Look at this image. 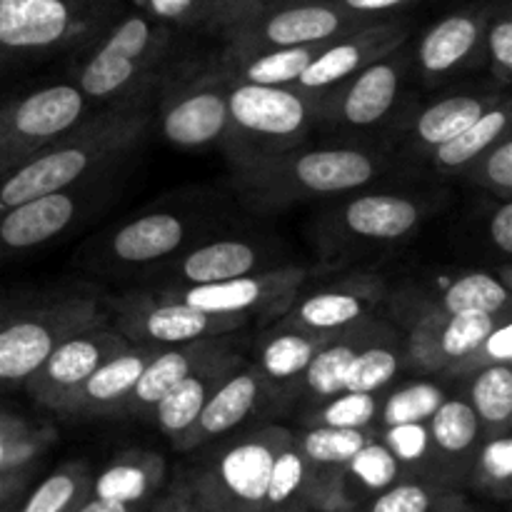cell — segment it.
Segmentation results:
<instances>
[{"label": "cell", "mask_w": 512, "mask_h": 512, "mask_svg": "<svg viewBox=\"0 0 512 512\" xmlns=\"http://www.w3.org/2000/svg\"><path fill=\"white\" fill-rule=\"evenodd\" d=\"M370 23H378V20L345 13L323 0H270L248 18L225 28V38H228L225 58L325 43Z\"/></svg>", "instance_id": "obj_6"}, {"label": "cell", "mask_w": 512, "mask_h": 512, "mask_svg": "<svg viewBox=\"0 0 512 512\" xmlns=\"http://www.w3.org/2000/svg\"><path fill=\"white\" fill-rule=\"evenodd\" d=\"M268 0H215V10H213V20L210 23L220 25V28H230L238 20L248 18L250 13H255L258 8Z\"/></svg>", "instance_id": "obj_50"}, {"label": "cell", "mask_w": 512, "mask_h": 512, "mask_svg": "<svg viewBox=\"0 0 512 512\" xmlns=\"http://www.w3.org/2000/svg\"><path fill=\"white\" fill-rule=\"evenodd\" d=\"M185 240V223L173 213H150L130 220L110 238V255L120 263H153L175 253Z\"/></svg>", "instance_id": "obj_28"}, {"label": "cell", "mask_w": 512, "mask_h": 512, "mask_svg": "<svg viewBox=\"0 0 512 512\" xmlns=\"http://www.w3.org/2000/svg\"><path fill=\"white\" fill-rule=\"evenodd\" d=\"M493 105L495 98H480V95L470 93L438 100V103L428 105L415 120V140L425 148H438L468 130Z\"/></svg>", "instance_id": "obj_33"}, {"label": "cell", "mask_w": 512, "mask_h": 512, "mask_svg": "<svg viewBox=\"0 0 512 512\" xmlns=\"http://www.w3.org/2000/svg\"><path fill=\"white\" fill-rule=\"evenodd\" d=\"M163 135L180 148H203L228 133V75H203L170 90L160 108Z\"/></svg>", "instance_id": "obj_15"}, {"label": "cell", "mask_w": 512, "mask_h": 512, "mask_svg": "<svg viewBox=\"0 0 512 512\" xmlns=\"http://www.w3.org/2000/svg\"><path fill=\"white\" fill-rule=\"evenodd\" d=\"M455 490L440 485L423 483V480H403L375 495L365 512H445L463 505Z\"/></svg>", "instance_id": "obj_39"}, {"label": "cell", "mask_w": 512, "mask_h": 512, "mask_svg": "<svg viewBox=\"0 0 512 512\" xmlns=\"http://www.w3.org/2000/svg\"><path fill=\"white\" fill-rule=\"evenodd\" d=\"M168 30L158 20L130 15L120 20L85 58L78 88L85 100H110L138 88L168 48Z\"/></svg>", "instance_id": "obj_9"}, {"label": "cell", "mask_w": 512, "mask_h": 512, "mask_svg": "<svg viewBox=\"0 0 512 512\" xmlns=\"http://www.w3.org/2000/svg\"><path fill=\"white\" fill-rule=\"evenodd\" d=\"M512 358V325L510 320H503V323L495 325L493 333L485 338V343L475 350L470 358L460 360L458 365L448 370L445 375H465V373H478L480 368L490 363H510Z\"/></svg>", "instance_id": "obj_47"}, {"label": "cell", "mask_w": 512, "mask_h": 512, "mask_svg": "<svg viewBox=\"0 0 512 512\" xmlns=\"http://www.w3.org/2000/svg\"><path fill=\"white\" fill-rule=\"evenodd\" d=\"M480 48H485V53H488L495 78L508 85L512 78V18L505 3L488 10Z\"/></svg>", "instance_id": "obj_44"}, {"label": "cell", "mask_w": 512, "mask_h": 512, "mask_svg": "<svg viewBox=\"0 0 512 512\" xmlns=\"http://www.w3.org/2000/svg\"><path fill=\"white\" fill-rule=\"evenodd\" d=\"M390 338L393 335H385V338L373 340L358 350V355L350 363L348 375H345L348 393H380L398 375L400 353L385 343Z\"/></svg>", "instance_id": "obj_41"}, {"label": "cell", "mask_w": 512, "mask_h": 512, "mask_svg": "<svg viewBox=\"0 0 512 512\" xmlns=\"http://www.w3.org/2000/svg\"><path fill=\"white\" fill-rule=\"evenodd\" d=\"M90 473L83 463H70L55 470L25 498L15 512H68L90 495Z\"/></svg>", "instance_id": "obj_40"}, {"label": "cell", "mask_w": 512, "mask_h": 512, "mask_svg": "<svg viewBox=\"0 0 512 512\" xmlns=\"http://www.w3.org/2000/svg\"><path fill=\"white\" fill-rule=\"evenodd\" d=\"M508 125H510V105L505 103V100L503 103H495L493 108L485 110V113L480 115L468 130L455 135V138L448 140V143L433 148L435 163H438L440 168H448V170H458V168H465V165L475 163L485 150H490L498 140L505 138Z\"/></svg>", "instance_id": "obj_34"}, {"label": "cell", "mask_w": 512, "mask_h": 512, "mask_svg": "<svg viewBox=\"0 0 512 512\" xmlns=\"http://www.w3.org/2000/svg\"><path fill=\"white\" fill-rule=\"evenodd\" d=\"M265 380L260 378L258 370H238L235 368L223 383L215 388V393L210 395L208 403L203 405L200 415L195 418V423L180 435L178 440H173L175 450H193L200 448L203 443L220 438V435L230 433L233 428H238L243 420L250 418L255 408H258L260 398H263Z\"/></svg>", "instance_id": "obj_23"}, {"label": "cell", "mask_w": 512, "mask_h": 512, "mask_svg": "<svg viewBox=\"0 0 512 512\" xmlns=\"http://www.w3.org/2000/svg\"><path fill=\"white\" fill-rule=\"evenodd\" d=\"M130 345L133 343L128 338H123L118 330L105 328L103 323L80 330V333L70 335L63 343L55 345L53 353L40 363V368L25 378L23 388L28 390L35 403L55 410V405L70 390L78 388L90 373H95L110 358L125 353Z\"/></svg>", "instance_id": "obj_11"}, {"label": "cell", "mask_w": 512, "mask_h": 512, "mask_svg": "<svg viewBox=\"0 0 512 512\" xmlns=\"http://www.w3.org/2000/svg\"><path fill=\"white\" fill-rule=\"evenodd\" d=\"M78 85H48L0 103V178L85 120Z\"/></svg>", "instance_id": "obj_8"}, {"label": "cell", "mask_w": 512, "mask_h": 512, "mask_svg": "<svg viewBox=\"0 0 512 512\" xmlns=\"http://www.w3.org/2000/svg\"><path fill=\"white\" fill-rule=\"evenodd\" d=\"M195 512H208V510H198V508H195Z\"/></svg>", "instance_id": "obj_57"}, {"label": "cell", "mask_w": 512, "mask_h": 512, "mask_svg": "<svg viewBox=\"0 0 512 512\" xmlns=\"http://www.w3.org/2000/svg\"><path fill=\"white\" fill-rule=\"evenodd\" d=\"M470 405L480 420V428L490 435L508 433L512 418V370L510 363H490L478 370Z\"/></svg>", "instance_id": "obj_36"}, {"label": "cell", "mask_w": 512, "mask_h": 512, "mask_svg": "<svg viewBox=\"0 0 512 512\" xmlns=\"http://www.w3.org/2000/svg\"><path fill=\"white\" fill-rule=\"evenodd\" d=\"M133 505L118 503V500H105V498H95V495H88L85 500H80L75 505L73 512H130Z\"/></svg>", "instance_id": "obj_55"}, {"label": "cell", "mask_w": 512, "mask_h": 512, "mask_svg": "<svg viewBox=\"0 0 512 512\" xmlns=\"http://www.w3.org/2000/svg\"><path fill=\"white\" fill-rule=\"evenodd\" d=\"M290 440V430L265 428L228 445L190 485L195 508L208 512H263L275 458Z\"/></svg>", "instance_id": "obj_5"}, {"label": "cell", "mask_w": 512, "mask_h": 512, "mask_svg": "<svg viewBox=\"0 0 512 512\" xmlns=\"http://www.w3.org/2000/svg\"><path fill=\"white\" fill-rule=\"evenodd\" d=\"M30 483V468H15L0 473V512H10L13 505L18 503L20 495L25 493Z\"/></svg>", "instance_id": "obj_51"}, {"label": "cell", "mask_w": 512, "mask_h": 512, "mask_svg": "<svg viewBox=\"0 0 512 512\" xmlns=\"http://www.w3.org/2000/svg\"><path fill=\"white\" fill-rule=\"evenodd\" d=\"M148 120V110L138 100H125L110 113L80 120L73 130L0 178V210L68 190L103 163L128 153L143 138Z\"/></svg>", "instance_id": "obj_1"}, {"label": "cell", "mask_w": 512, "mask_h": 512, "mask_svg": "<svg viewBox=\"0 0 512 512\" xmlns=\"http://www.w3.org/2000/svg\"><path fill=\"white\" fill-rule=\"evenodd\" d=\"M153 512H195L193 495H190V488H178L168 495L165 500H160L155 505Z\"/></svg>", "instance_id": "obj_54"}, {"label": "cell", "mask_w": 512, "mask_h": 512, "mask_svg": "<svg viewBox=\"0 0 512 512\" xmlns=\"http://www.w3.org/2000/svg\"><path fill=\"white\" fill-rule=\"evenodd\" d=\"M443 400V390L433 383L405 385V388L388 395V400L380 405L378 418L383 420L385 428L410 423H428Z\"/></svg>", "instance_id": "obj_42"}, {"label": "cell", "mask_w": 512, "mask_h": 512, "mask_svg": "<svg viewBox=\"0 0 512 512\" xmlns=\"http://www.w3.org/2000/svg\"><path fill=\"white\" fill-rule=\"evenodd\" d=\"M383 445L395 455L400 468H423L430 463L428 423H410L385 428Z\"/></svg>", "instance_id": "obj_45"}, {"label": "cell", "mask_w": 512, "mask_h": 512, "mask_svg": "<svg viewBox=\"0 0 512 512\" xmlns=\"http://www.w3.org/2000/svg\"><path fill=\"white\" fill-rule=\"evenodd\" d=\"M400 478H403L400 463L395 460V455L385 448L383 440L375 438L370 440V443H365L363 448L353 455V460L343 468V488L353 508L355 490L363 495H378L383 493L385 488L398 483Z\"/></svg>", "instance_id": "obj_37"}, {"label": "cell", "mask_w": 512, "mask_h": 512, "mask_svg": "<svg viewBox=\"0 0 512 512\" xmlns=\"http://www.w3.org/2000/svg\"><path fill=\"white\" fill-rule=\"evenodd\" d=\"M440 305H443V313L448 315L485 313L508 318L510 288L508 283H500L495 275L483 273V270H473V273H465L463 278L453 280L445 288Z\"/></svg>", "instance_id": "obj_35"}, {"label": "cell", "mask_w": 512, "mask_h": 512, "mask_svg": "<svg viewBox=\"0 0 512 512\" xmlns=\"http://www.w3.org/2000/svg\"><path fill=\"white\" fill-rule=\"evenodd\" d=\"M373 155L355 148L280 150L238 155L233 180L240 198L255 208H280L325 195L358 190L375 180Z\"/></svg>", "instance_id": "obj_2"}, {"label": "cell", "mask_w": 512, "mask_h": 512, "mask_svg": "<svg viewBox=\"0 0 512 512\" xmlns=\"http://www.w3.org/2000/svg\"><path fill=\"white\" fill-rule=\"evenodd\" d=\"M323 3L335 5V8L345 10V13L363 15V18L370 20H383L385 13H393V10L403 8V5L415 3V0H323Z\"/></svg>", "instance_id": "obj_49"}, {"label": "cell", "mask_w": 512, "mask_h": 512, "mask_svg": "<svg viewBox=\"0 0 512 512\" xmlns=\"http://www.w3.org/2000/svg\"><path fill=\"white\" fill-rule=\"evenodd\" d=\"M165 480V458L158 453H125L90 483V495L138 505L155 493Z\"/></svg>", "instance_id": "obj_29"}, {"label": "cell", "mask_w": 512, "mask_h": 512, "mask_svg": "<svg viewBox=\"0 0 512 512\" xmlns=\"http://www.w3.org/2000/svg\"><path fill=\"white\" fill-rule=\"evenodd\" d=\"M158 23L193 25L213 20L215 0H138Z\"/></svg>", "instance_id": "obj_48"}, {"label": "cell", "mask_w": 512, "mask_h": 512, "mask_svg": "<svg viewBox=\"0 0 512 512\" xmlns=\"http://www.w3.org/2000/svg\"><path fill=\"white\" fill-rule=\"evenodd\" d=\"M333 338L335 333H318L283 320V325L260 345V378L265 383H293L305 373L315 353Z\"/></svg>", "instance_id": "obj_27"}, {"label": "cell", "mask_w": 512, "mask_h": 512, "mask_svg": "<svg viewBox=\"0 0 512 512\" xmlns=\"http://www.w3.org/2000/svg\"><path fill=\"white\" fill-rule=\"evenodd\" d=\"M380 298H383V283L378 278L358 275V278L340 280L330 288L315 290L303 300L295 298L285 315V323L318 333H340L368 318Z\"/></svg>", "instance_id": "obj_17"}, {"label": "cell", "mask_w": 512, "mask_h": 512, "mask_svg": "<svg viewBox=\"0 0 512 512\" xmlns=\"http://www.w3.org/2000/svg\"><path fill=\"white\" fill-rule=\"evenodd\" d=\"M428 433L430 460L440 465L435 485L453 490L470 475L475 448L483 435L478 415L465 400H443L428 420Z\"/></svg>", "instance_id": "obj_21"}, {"label": "cell", "mask_w": 512, "mask_h": 512, "mask_svg": "<svg viewBox=\"0 0 512 512\" xmlns=\"http://www.w3.org/2000/svg\"><path fill=\"white\" fill-rule=\"evenodd\" d=\"M260 263H263V255L255 245L243 243V240H215V243L190 250L180 260L178 278L188 285L223 283V280L253 273Z\"/></svg>", "instance_id": "obj_30"}, {"label": "cell", "mask_w": 512, "mask_h": 512, "mask_svg": "<svg viewBox=\"0 0 512 512\" xmlns=\"http://www.w3.org/2000/svg\"><path fill=\"white\" fill-rule=\"evenodd\" d=\"M105 0H0V63L35 60L95 38Z\"/></svg>", "instance_id": "obj_3"}, {"label": "cell", "mask_w": 512, "mask_h": 512, "mask_svg": "<svg viewBox=\"0 0 512 512\" xmlns=\"http://www.w3.org/2000/svg\"><path fill=\"white\" fill-rule=\"evenodd\" d=\"M45 433V430H35L30 428L28 423L23 420L13 418L8 413H0V443H10V440H25V438H33V435Z\"/></svg>", "instance_id": "obj_53"}, {"label": "cell", "mask_w": 512, "mask_h": 512, "mask_svg": "<svg viewBox=\"0 0 512 512\" xmlns=\"http://www.w3.org/2000/svg\"><path fill=\"white\" fill-rule=\"evenodd\" d=\"M468 483L488 498L508 503L512 498V438L510 433L493 435L475 450Z\"/></svg>", "instance_id": "obj_38"}, {"label": "cell", "mask_w": 512, "mask_h": 512, "mask_svg": "<svg viewBox=\"0 0 512 512\" xmlns=\"http://www.w3.org/2000/svg\"><path fill=\"white\" fill-rule=\"evenodd\" d=\"M330 215L343 240L378 245L408 238L423 220V208L403 195L373 193L348 200Z\"/></svg>", "instance_id": "obj_19"}, {"label": "cell", "mask_w": 512, "mask_h": 512, "mask_svg": "<svg viewBox=\"0 0 512 512\" xmlns=\"http://www.w3.org/2000/svg\"><path fill=\"white\" fill-rule=\"evenodd\" d=\"M118 333L130 343L178 345L190 340L223 338L248 323L245 315L208 313L178 298H125L115 305Z\"/></svg>", "instance_id": "obj_10"}, {"label": "cell", "mask_w": 512, "mask_h": 512, "mask_svg": "<svg viewBox=\"0 0 512 512\" xmlns=\"http://www.w3.org/2000/svg\"><path fill=\"white\" fill-rule=\"evenodd\" d=\"M318 510V483L295 445V435L278 453L270 473L263 512H310Z\"/></svg>", "instance_id": "obj_31"}, {"label": "cell", "mask_w": 512, "mask_h": 512, "mask_svg": "<svg viewBox=\"0 0 512 512\" xmlns=\"http://www.w3.org/2000/svg\"><path fill=\"white\" fill-rule=\"evenodd\" d=\"M445 512H475V510H470L468 505L463 503V505H458V508H453V510H445Z\"/></svg>", "instance_id": "obj_56"}, {"label": "cell", "mask_w": 512, "mask_h": 512, "mask_svg": "<svg viewBox=\"0 0 512 512\" xmlns=\"http://www.w3.org/2000/svg\"><path fill=\"white\" fill-rule=\"evenodd\" d=\"M68 512H73V510H68Z\"/></svg>", "instance_id": "obj_58"}, {"label": "cell", "mask_w": 512, "mask_h": 512, "mask_svg": "<svg viewBox=\"0 0 512 512\" xmlns=\"http://www.w3.org/2000/svg\"><path fill=\"white\" fill-rule=\"evenodd\" d=\"M225 353H230V348L218 338L190 340V343L158 348L153 358H150V363L145 365L143 373H140L138 383L133 385L128 398L120 403L118 413H148L180 380H185L195 370L213 363V360H218Z\"/></svg>", "instance_id": "obj_20"}, {"label": "cell", "mask_w": 512, "mask_h": 512, "mask_svg": "<svg viewBox=\"0 0 512 512\" xmlns=\"http://www.w3.org/2000/svg\"><path fill=\"white\" fill-rule=\"evenodd\" d=\"M405 63L408 60L400 55V48L373 60L363 70L350 75L348 80L318 95L315 115L343 120L355 128L375 125L393 110L395 100H398Z\"/></svg>", "instance_id": "obj_14"}, {"label": "cell", "mask_w": 512, "mask_h": 512, "mask_svg": "<svg viewBox=\"0 0 512 512\" xmlns=\"http://www.w3.org/2000/svg\"><path fill=\"white\" fill-rule=\"evenodd\" d=\"M408 33V25L400 23V20H378V23H370L365 28L353 30V33L340 35V38L325 40L315 58L308 63V68L300 73V78L290 88L315 100L325 90L348 80L350 75L363 70L373 60L403 48Z\"/></svg>", "instance_id": "obj_13"}, {"label": "cell", "mask_w": 512, "mask_h": 512, "mask_svg": "<svg viewBox=\"0 0 512 512\" xmlns=\"http://www.w3.org/2000/svg\"><path fill=\"white\" fill-rule=\"evenodd\" d=\"M480 168L475 173L483 188L493 190L500 200H510L512 195V140L505 135L503 140L480 155Z\"/></svg>", "instance_id": "obj_46"}, {"label": "cell", "mask_w": 512, "mask_h": 512, "mask_svg": "<svg viewBox=\"0 0 512 512\" xmlns=\"http://www.w3.org/2000/svg\"><path fill=\"white\" fill-rule=\"evenodd\" d=\"M485 18L488 8H468L435 23L418 45V65L423 73L438 78L468 63L483 45Z\"/></svg>", "instance_id": "obj_24"}, {"label": "cell", "mask_w": 512, "mask_h": 512, "mask_svg": "<svg viewBox=\"0 0 512 512\" xmlns=\"http://www.w3.org/2000/svg\"><path fill=\"white\" fill-rule=\"evenodd\" d=\"M238 365V355L225 353L220 355L218 360H213V363L195 370V373L188 375L185 380H180L175 388H170L168 393L153 405V415L158 428L163 430L170 440H178L180 435L195 423V418L200 415L203 405L208 403L210 395L215 393V388H218Z\"/></svg>", "instance_id": "obj_25"}, {"label": "cell", "mask_w": 512, "mask_h": 512, "mask_svg": "<svg viewBox=\"0 0 512 512\" xmlns=\"http://www.w3.org/2000/svg\"><path fill=\"white\" fill-rule=\"evenodd\" d=\"M508 318L485 313H430L410 335V360L420 370L448 373L485 343L495 325Z\"/></svg>", "instance_id": "obj_16"}, {"label": "cell", "mask_w": 512, "mask_h": 512, "mask_svg": "<svg viewBox=\"0 0 512 512\" xmlns=\"http://www.w3.org/2000/svg\"><path fill=\"white\" fill-rule=\"evenodd\" d=\"M78 215V200L73 193L40 195L13 208L0 210V260L40 248L58 238Z\"/></svg>", "instance_id": "obj_22"}, {"label": "cell", "mask_w": 512, "mask_h": 512, "mask_svg": "<svg viewBox=\"0 0 512 512\" xmlns=\"http://www.w3.org/2000/svg\"><path fill=\"white\" fill-rule=\"evenodd\" d=\"M380 328H383V325L363 323V320H360V323L335 333V338L330 340V343H325L323 348L315 353V358L310 360L305 373L300 375L308 398L330 400L335 398V395L343 393L345 375H348V368L350 363H353L355 355H358V350L363 348V345L373 343V340L390 335L388 330H383V335H375Z\"/></svg>", "instance_id": "obj_26"}, {"label": "cell", "mask_w": 512, "mask_h": 512, "mask_svg": "<svg viewBox=\"0 0 512 512\" xmlns=\"http://www.w3.org/2000/svg\"><path fill=\"white\" fill-rule=\"evenodd\" d=\"M323 43L263 50L243 58H225L228 78L255 85H293Z\"/></svg>", "instance_id": "obj_32"}, {"label": "cell", "mask_w": 512, "mask_h": 512, "mask_svg": "<svg viewBox=\"0 0 512 512\" xmlns=\"http://www.w3.org/2000/svg\"><path fill=\"white\" fill-rule=\"evenodd\" d=\"M490 240L503 255L512 253V203L503 200L490 218Z\"/></svg>", "instance_id": "obj_52"}, {"label": "cell", "mask_w": 512, "mask_h": 512, "mask_svg": "<svg viewBox=\"0 0 512 512\" xmlns=\"http://www.w3.org/2000/svg\"><path fill=\"white\" fill-rule=\"evenodd\" d=\"M158 345H130L125 353L115 355L108 363L100 365L95 373H90L75 390H70L53 413L65 418H78V415H115L120 403L128 398L133 385L138 383L140 373L150 358L155 355Z\"/></svg>", "instance_id": "obj_18"}, {"label": "cell", "mask_w": 512, "mask_h": 512, "mask_svg": "<svg viewBox=\"0 0 512 512\" xmlns=\"http://www.w3.org/2000/svg\"><path fill=\"white\" fill-rule=\"evenodd\" d=\"M380 415L378 393H340L325 400L323 408L313 415V425L328 428H370Z\"/></svg>", "instance_id": "obj_43"}, {"label": "cell", "mask_w": 512, "mask_h": 512, "mask_svg": "<svg viewBox=\"0 0 512 512\" xmlns=\"http://www.w3.org/2000/svg\"><path fill=\"white\" fill-rule=\"evenodd\" d=\"M315 100L290 85H255L228 78V133L238 155L280 153L308 133Z\"/></svg>", "instance_id": "obj_4"}, {"label": "cell", "mask_w": 512, "mask_h": 512, "mask_svg": "<svg viewBox=\"0 0 512 512\" xmlns=\"http://www.w3.org/2000/svg\"><path fill=\"white\" fill-rule=\"evenodd\" d=\"M308 278L310 275L305 268L288 265V268L268 270L260 275H240V278L223 280V283L188 285V288L178 290L173 298L208 310V313L245 315V318L275 315L288 313Z\"/></svg>", "instance_id": "obj_12"}, {"label": "cell", "mask_w": 512, "mask_h": 512, "mask_svg": "<svg viewBox=\"0 0 512 512\" xmlns=\"http://www.w3.org/2000/svg\"><path fill=\"white\" fill-rule=\"evenodd\" d=\"M100 323L105 313L98 300L80 295L0 323V393L23 385L65 338Z\"/></svg>", "instance_id": "obj_7"}]
</instances>
